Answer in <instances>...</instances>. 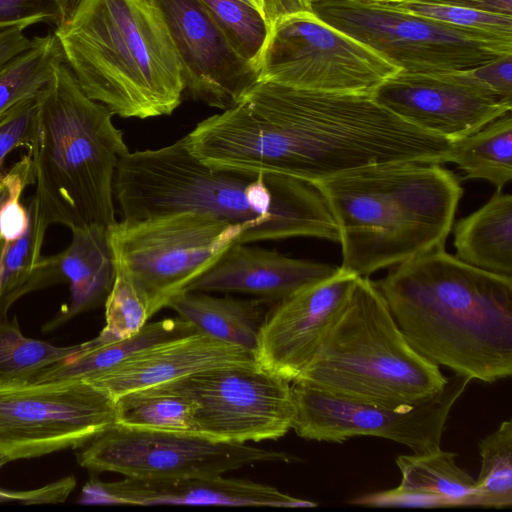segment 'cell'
Returning <instances> with one entry per match:
<instances>
[{"mask_svg":"<svg viewBox=\"0 0 512 512\" xmlns=\"http://www.w3.org/2000/svg\"><path fill=\"white\" fill-rule=\"evenodd\" d=\"M311 184L336 223L340 267L358 277L445 249L463 195L436 163L370 164Z\"/></svg>","mask_w":512,"mask_h":512,"instance_id":"cell-4","label":"cell"},{"mask_svg":"<svg viewBox=\"0 0 512 512\" xmlns=\"http://www.w3.org/2000/svg\"><path fill=\"white\" fill-rule=\"evenodd\" d=\"M457 455L440 448L422 454L399 455L400 484L392 489L358 497L352 503L372 507L473 506L475 479L460 468Z\"/></svg>","mask_w":512,"mask_h":512,"instance_id":"cell-21","label":"cell"},{"mask_svg":"<svg viewBox=\"0 0 512 512\" xmlns=\"http://www.w3.org/2000/svg\"><path fill=\"white\" fill-rule=\"evenodd\" d=\"M81 344L56 346L26 337L14 319L0 315V383L26 381L39 370L76 353Z\"/></svg>","mask_w":512,"mask_h":512,"instance_id":"cell-30","label":"cell"},{"mask_svg":"<svg viewBox=\"0 0 512 512\" xmlns=\"http://www.w3.org/2000/svg\"><path fill=\"white\" fill-rule=\"evenodd\" d=\"M194 333L199 332L190 322L178 317L146 323L138 333L122 340L105 342L97 336L82 343L76 353L39 370L26 381L85 380L148 347Z\"/></svg>","mask_w":512,"mask_h":512,"instance_id":"cell-25","label":"cell"},{"mask_svg":"<svg viewBox=\"0 0 512 512\" xmlns=\"http://www.w3.org/2000/svg\"><path fill=\"white\" fill-rule=\"evenodd\" d=\"M33 183L32 161L27 153L6 172L0 174V212L7 201L13 197L22 196L25 189ZM1 241L0 234V243Z\"/></svg>","mask_w":512,"mask_h":512,"instance_id":"cell-39","label":"cell"},{"mask_svg":"<svg viewBox=\"0 0 512 512\" xmlns=\"http://www.w3.org/2000/svg\"><path fill=\"white\" fill-rule=\"evenodd\" d=\"M404 121L451 142L511 112L512 99L501 96L470 70L398 73L371 95Z\"/></svg>","mask_w":512,"mask_h":512,"instance_id":"cell-15","label":"cell"},{"mask_svg":"<svg viewBox=\"0 0 512 512\" xmlns=\"http://www.w3.org/2000/svg\"><path fill=\"white\" fill-rule=\"evenodd\" d=\"M115 423L114 400L84 380L0 383V455L9 462L82 447Z\"/></svg>","mask_w":512,"mask_h":512,"instance_id":"cell-11","label":"cell"},{"mask_svg":"<svg viewBox=\"0 0 512 512\" xmlns=\"http://www.w3.org/2000/svg\"><path fill=\"white\" fill-rule=\"evenodd\" d=\"M296 380L339 397L400 407L431 399L447 378L406 340L376 283L358 277L339 319Z\"/></svg>","mask_w":512,"mask_h":512,"instance_id":"cell-7","label":"cell"},{"mask_svg":"<svg viewBox=\"0 0 512 512\" xmlns=\"http://www.w3.org/2000/svg\"><path fill=\"white\" fill-rule=\"evenodd\" d=\"M114 199L122 220L195 211L240 224L236 242L291 237L338 242L333 216L311 183L283 175L212 169L193 156L185 136L128 152L118 162Z\"/></svg>","mask_w":512,"mask_h":512,"instance_id":"cell-2","label":"cell"},{"mask_svg":"<svg viewBox=\"0 0 512 512\" xmlns=\"http://www.w3.org/2000/svg\"><path fill=\"white\" fill-rule=\"evenodd\" d=\"M28 225V210L21 196L7 201L0 212V234L2 240H13L21 236Z\"/></svg>","mask_w":512,"mask_h":512,"instance_id":"cell-40","label":"cell"},{"mask_svg":"<svg viewBox=\"0 0 512 512\" xmlns=\"http://www.w3.org/2000/svg\"><path fill=\"white\" fill-rule=\"evenodd\" d=\"M243 232L195 211L117 221L109 229L115 265L144 297L150 318L213 266Z\"/></svg>","mask_w":512,"mask_h":512,"instance_id":"cell-9","label":"cell"},{"mask_svg":"<svg viewBox=\"0 0 512 512\" xmlns=\"http://www.w3.org/2000/svg\"><path fill=\"white\" fill-rule=\"evenodd\" d=\"M8 461V459H6L5 457L1 456L0 455V468L5 465Z\"/></svg>","mask_w":512,"mask_h":512,"instance_id":"cell-45","label":"cell"},{"mask_svg":"<svg viewBox=\"0 0 512 512\" xmlns=\"http://www.w3.org/2000/svg\"><path fill=\"white\" fill-rule=\"evenodd\" d=\"M115 279L105 300L106 324L98 335L105 342L129 338L150 319L148 306L128 274L115 265Z\"/></svg>","mask_w":512,"mask_h":512,"instance_id":"cell-33","label":"cell"},{"mask_svg":"<svg viewBox=\"0 0 512 512\" xmlns=\"http://www.w3.org/2000/svg\"><path fill=\"white\" fill-rule=\"evenodd\" d=\"M75 485L74 477H67L34 490L11 491L0 489V501H19L26 504L64 502Z\"/></svg>","mask_w":512,"mask_h":512,"instance_id":"cell-38","label":"cell"},{"mask_svg":"<svg viewBox=\"0 0 512 512\" xmlns=\"http://www.w3.org/2000/svg\"><path fill=\"white\" fill-rule=\"evenodd\" d=\"M53 34L81 89L113 115L168 116L180 105L181 65L155 0H69Z\"/></svg>","mask_w":512,"mask_h":512,"instance_id":"cell-5","label":"cell"},{"mask_svg":"<svg viewBox=\"0 0 512 512\" xmlns=\"http://www.w3.org/2000/svg\"><path fill=\"white\" fill-rule=\"evenodd\" d=\"M25 27H12L0 31V68L16 54L24 50L31 38Z\"/></svg>","mask_w":512,"mask_h":512,"instance_id":"cell-41","label":"cell"},{"mask_svg":"<svg viewBox=\"0 0 512 512\" xmlns=\"http://www.w3.org/2000/svg\"><path fill=\"white\" fill-rule=\"evenodd\" d=\"M456 258L512 279V196L496 191L480 209L454 227Z\"/></svg>","mask_w":512,"mask_h":512,"instance_id":"cell-24","label":"cell"},{"mask_svg":"<svg viewBox=\"0 0 512 512\" xmlns=\"http://www.w3.org/2000/svg\"><path fill=\"white\" fill-rule=\"evenodd\" d=\"M338 269L234 242L187 291L252 294L277 303L308 284L330 277Z\"/></svg>","mask_w":512,"mask_h":512,"instance_id":"cell-20","label":"cell"},{"mask_svg":"<svg viewBox=\"0 0 512 512\" xmlns=\"http://www.w3.org/2000/svg\"><path fill=\"white\" fill-rule=\"evenodd\" d=\"M469 70L478 81L501 96L512 99V55L497 58Z\"/></svg>","mask_w":512,"mask_h":512,"instance_id":"cell-37","label":"cell"},{"mask_svg":"<svg viewBox=\"0 0 512 512\" xmlns=\"http://www.w3.org/2000/svg\"><path fill=\"white\" fill-rule=\"evenodd\" d=\"M80 466L125 477L218 476L255 463L298 460L284 452L212 441L195 434L113 425L82 446Z\"/></svg>","mask_w":512,"mask_h":512,"instance_id":"cell-14","label":"cell"},{"mask_svg":"<svg viewBox=\"0 0 512 512\" xmlns=\"http://www.w3.org/2000/svg\"><path fill=\"white\" fill-rule=\"evenodd\" d=\"M390 5L449 26L512 39V15L479 11L443 0H410Z\"/></svg>","mask_w":512,"mask_h":512,"instance_id":"cell-34","label":"cell"},{"mask_svg":"<svg viewBox=\"0 0 512 512\" xmlns=\"http://www.w3.org/2000/svg\"><path fill=\"white\" fill-rule=\"evenodd\" d=\"M267 23L255 64L257 81L321 92L372 95L402 70L297 0H276Z\"/></svg>","mask_w":512,"mask_h":512,"instance_id":"cell-8","label":"cell"},{"mask_svg":"<svg viewBox=\"0 0 512 512\" xmlns=\"http://www.w3.org/2000/svg\"><path fill=\"white\" fill-rule=\"evenodd\" d=\"M82 504L194 505L228 507H315V502L285 494L274 486L222 475L204 477H126L89 481Z\"/></svg>","mask_w":512,"mask_h":512,"instance_id":"cell-18","label":"cell"},{"mask_svg":"<svg viewBox=\"0 0 512 512\" xmlns=\"http://www.w3.org/2000/svg\"><path fill=\"white\" fill-rule=\"evenodd\" d=\"M109 229L88 226L71 230L70 244L55 255L63 281L70 284V303L43 327V331L56 329L106 300L116 273Z\"/></svg>","mask_w":512,"mask_h":512,"instance_id":"cell-22","label":"cell"},{"mask_svg":"<svg viewBox=\"0 0 512 512\" xmlns=\"http://www.w3.org/2000/svg\"><path fill=\"white\" fill-rule=\"evenodd\" d=\"M376 285L423 357L471 380L493 383L511 376V278L443 249L393 266Z\"/></svg>","mask_w":512,"mask_h":512,"instance_id":"cell-3","label":"cell"},{"mask_svg":"<svg viewBox=\"0 0 512 512\" xmlns=\"http://www.w3.org/2000/svg\"><path fill=\"white\" fill-rule=\"evenodd\" d=\"M114 402L116 425L141 430L195 434V403L165 385L127 392Z\"/></svg>","mask_w":512,"mask_h":512,"instance_id":"cell-28","label":"cell"},{"mask_svg":"<svg viewBox=\"0 0 512 512\" xmlns=\"http://www.w3.org/2000/svg\"><path fill=\"white\" fill-rule=\"evenodd\" d=\"M201 1L234 51L255 69L267 34V20L256 8L241 0Z\"/></svg>","mask_w":512,"mask_h":512,"instance_id":"cell-32","label":"cell"},{"mask_svg":"<svg viewBox=\"0 0 512 512\" xmlns=\"http://www.w3.org/2000/svg\"><path fill=\"white\" fill-rule=\"evenodd\" d=\"M254 8H256L261 15L268 20V14L270 11V7L274 0H241Z\"/></svg>","mask_w":512,"mask_h":512,"instance_id":"cell-43","label":"cell"},{"mask_svg":"<svg viewBox=\"0 0 512 512\" xmlns=\"http://www.w3.org/2000/svg\"><path fill=\"white\" fill-rule=\"evenodd\" d=\"M161 385L195 403V434L212 441L277 440L293 428L290 382L259 364L219 367Z\"/></svg>","mask_w":512,"mask_h":512,"instance_id":"cell-12","label":"cell"},{"mask_svg":"<svg viewBox=\"0 0 512 512\" xmlns=\"http://www.w3.org/2000/svg\"><path fill=\"white\" fill-rule=\"evenodd\" d=\"M470 381L455 374L427 401L386 407L339 397L295 380L292 429L307 440L341 443L355 436H376L401 443L415 454L432 452L440 448L450 410Z\"/></svg>","mask_w":512,"mask_h":512,"instance_id":"cell-13","label":"cell"},{"mask_svg":"<svg viewBox=\"0 0 512 512\" xmlns=\"http://www.w3.org/2000/svg\"><path fill=\"white\" fill-rule=\"evenodd\" d=\"M27 206L28 225L24 233L0 243V315L30 291L62 282L55 255L43 256L45 234L51 225L32 196Z\"/></svg>","mask_w":512,"mask_h":512,"instance_id":"cell-23","label":"cell"},{"mask_svg":"<svg viewBox=\"0 0 512 512\" xmlns=\"http://www.w3.org/2000/svg\"><path fill=\"white\" fill-rule=\"evenodd\" d=\"M185 138L191 154L212 169L309 183L376 163L443 164L452 145L404 121L371 95L264 81L197 123Z\"/></svg>","mask_w":512,"mask_h":512,"instance_id":"cell-1","label":"cell"},{"mask_svg":"<svg viewBox=\"0 0 512 512\" xmlns=\"http://www.w3.org/2000/svg\"><path fill=\"white\" fill-rule=\"evenodd\" d=\"M300 4L304 6H309L312 2L318 1V0H297ZM361 1H370V2H377V3H383V4H392V3H400L410 0H361Z\"/></svg>","mask_w":512,"mask_h":512,"instance_id":"cell-44","label":"cell"},{"mask_svg":"<svg viewBox=\"0 0 512 512\" xmlns=\"http://www.w3.org/2000/svg\"><path fill=\"white\" fill-rule=\"evenodd\" d=\"M174 42L185 90L197 101L221 110L234 105L257 81L201 0H155Z\"/></svg>","mask_w":512,"mask_h":512,"instance_id":"cell-17","label":"cell"},{"mask_svg":"<svg viewBox=\"0 0 512 512\" xmlns=\"http://www.w3.org/2000/svg\"><path fill=\"white\" fill-rule=\"evenodd\" d=\"M357 278L339 267L275 303L258 335V364L289 382L298 379L342 314Z\"/></svg>","mask_w":512,"mask_h":512,"instance_id":"cell-16","label":"cell"},{"mask_svg":"<svg viewBox=\"0 0 512 512\" xmlns=\"http://www.w3.org/2000/svg\"><path fill=\"white\" fill-rule=\"evenodd\" d=\"M254 365L258 362L253 353L194 333L148 347L84 381L116 400L127 392L166 384L202 371Z\"/></svg>","mask_w":512,"mask_h":512,"instance_id":"cell-19","label":"cell"},{"mask_svg":"<svg viewBox=\"0 0 512 512\" xmlns=\"http://www.w3.org/2000/svg\"><path fill=\"white\" fill-rule=\"evenodd\" d=\"M481 468L475 479L473 506L507 508L512 505V422L479 441Z\"/></svg>","mask_w":512,"mask_h":512,"instance_id":"cell-31","label":"cell"},{"mask_svg":"<svg viewBox=\"0 0 512 512\" xmlns=\"http://www.w3.org/2000/svg\"><path fill=\"white\" fill-rule=\"evenodd\" d=\"M62 62L63 54L53 32L33 36L24 50L0 68V115L37 97Z\"/></svg>","mask_w":512,"mask_h":512,"instance_id":"cell-29","label":"cell"},{"mask_svg":"<svg viewBox=\"0 0 512 512\" xmlns=\"http://www.w3.org/2000/svg\"><path fill=\"white\" fill-rule=\"evenodd\" d=\"M320 19L408 72L467 70L512 55V39L457 28L361 0H318Z\"/></svg>","mask_w":512,"mask_h":512,"instance_id":"cell-10","label":"cell"},{"mask_svg":"<svg viewBox=\"0 0 512 512\" xmlns=\"http://www.w3.org/2000/svg\"><path fill=\"white\" fill-rule=\"evenodd\" d=\"M479 11L512 15V0H443Z\"/></svg>","mask_w":512,"mask_h":512,"instance_id":"cell-42","label":"cell"},{"mask_svg":"<svg viewBox=\"0 0 512 512\" xmlns=\"http://www.w3.org/2000/svg\"><path fill=\"white\" fill-rule=\"evenodd\" d=\"M69 0H0V31L12 27L29 28L39 23L56 26Z\"/></svg>","mask_w":512,"mask_h":512,"instance_id":"cell-35","label":"cell"},{"mask_svg":"<svg viewBox=\"0 0 512 512\" xmlns=\"http://www.w3.org/2000/svg\"><path fill=\"white\" fill-rule=\"evenodd\" d=\"M113 114L89 98L65 62L37 96L32 161L34 197L50 224L70 230L110 228L115 217L114 179L129 150Z\"/></svg>","mask_w":512,"mask_h":512,"instance_id":"cell-6","label":"cell"},{"mask_svg":"<svg viewBox=\"0 0 512 512\" xmlns=\"http://www.w3.org/2000/svg\"><path fill=\"white\" fill-rule=\"evenodd\" d=\"M37 97L24 100L0 115V174L7 156L31 146L36 126Z\"/></svg>","mask_w":512,"mask_h":512,"instance_id":"cell-36","label":"cell"},{"mask_svg":"<svg viewBox=\"0 0 512 512\" xmlns=\"http://www.w3.org/2000/svg\"><path fill=\"white\" fill-rule=\"evenodd\" d=\"M264 299L214 297L206 292L185 291L167 307L204 335L241 347L254 354L266 313Z\"/></svg>","mask_w":512,"mask_h":512,"instance_id":"cell-26","label":"cell"},{"mask_svg":"<svg viewBox=\"0 0 512 512\" xmlns=\"http://www.w3.org/2000/svg\"><path fill=\"white\" fill-rule=\"evenodd\" d=\"M446 162L455 163L466 178L486 180L502 191L512 179L511 112L453 141Z\"/></svg>","mask_w":512,"mask_h":512,"instance_id":"cell-27","label":"cell"}]
</instances>
